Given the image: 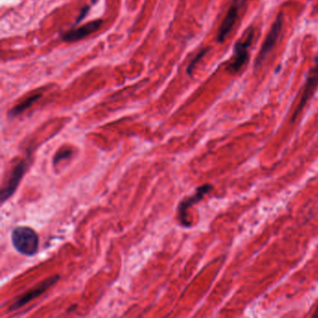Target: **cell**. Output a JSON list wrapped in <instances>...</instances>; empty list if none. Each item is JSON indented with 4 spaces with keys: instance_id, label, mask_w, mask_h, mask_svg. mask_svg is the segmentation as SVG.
<instances>
[{
    "instance_id": "1",
    "label": "cell",
    "mask_w": 318,
    "mask_h": 318,
    "mask_svg": "<svg viewBox=\"0 0 318 318\" xmlns=\"http://www.w3.org/2000/svg\"><path fill=\"white\" fill-rule=\"evenodd\" d=\"M11 242L19 253L24 256H34L39 249V237L29 227H17L12 230Z\"/></svg>"
},
{
    "instance_id": "2",
    "label": "cell",
    "mask_w": 318,
    "mask_h": 318,
    "mask_svg": "<svg viewBox=\"0 0 318 318\" xmlns=\"http://www.w3.org/2000/svg\"><path fill=\"white\" fill-rule=\"evenodd\" d=\"M254 40V29L249 30V34L247 39L243 40H239L234 45V54L229 63V66L227 67V70L230 74L234 75L238 73L241 68L246 65V63L249 61V49Z\"/></svg>"
},
{
    "instance_id": "6",
    "label": "cell",
    "mask_w": 318,
    "mask_h": 318,
    "mask_svg": "<svg viewBox=\"0 0 318 318\" xmlns=\"http://www.w3.org/2000/svg\"><path fill=\"white\" fill-rule=\"evenodd\" d=\"M58 279H59L58 275H54V276H51L50 278L46 279L43 282H41L36 288L31 289L27 293L23 294L18 300H16L10 306V312L18 310L21 307H23V305H25L26 303H28L31 300H33L34 298L40 297L42 293H44L47 289H50L53 284H55L58 281Z\"/></svg>"
},
{
    "instance_id": "5",
    "label": "cell",
    "mask_w": 318,
    "mask_h": 318,
    "mask_svg": "<svg viewBox=\"0 0 318 318\" xmlns=\"http://www.w3.org/2000/svg\"><path fill=\"white\" fill-rule=\"evenodd\" d=\"M246 2L247 0H232L228 13L219 27L217 39L220 43L226 40L230 31L234 27L236 21L238 19L239 11L245 6Z\"/></svg>"
},
{
    "instance_id": "10",
    "label": "cell",
    "mask_w": 318,
    "mask_h": 318,
    "mask_svg": "<svg viewBox=\"0 0 318 318\" xmlns=\"http://www.w3.org/2000/svg\"><path fill=\"white\" fill-rule=\"evenodd\" d=\"M41 93H36L32 96L28 97L27 99L24 100L23 103H21L19 105H17L16 107H14L13 109H11L9 112V116L10 117H16L18 115L22 114L23 111L29 109L30 107L38 100L40 99L41 97Z\"/></svg>"
},
{
    "instance_id": "15",
    "label": "cell",
    "mask_w": 318,
    "mask_h": 318,
    "mask_svg": "<svg viewBox=\"0 0 318 318\" xmlns=\"http://www.w3.org/2000/svg\"><path fill=\"white\" fill-rule=\"evenodd\" d=\"M91 3H92V4H94V3H95L97 0H91Z\"/></svg>"
},
{
    "instance_id": "12",
    "label": "cell",
    "mask_w": 318,
    "mask_h": 318,
    "mask_svg": "<svg viewBox=\"0 0 318 318\" xmlns=\"http://www.w3.org/2000/svg\"><path fill=\"white\" fill-rule=\"evenodd\" d=\"M71 155H72V149H68V148H63V149H60L53 158V164L56 165L61 160L69 158Z\"/></svg>"
},
{
    "instance_id": "4",
    "label": "cell",
    "mask_w": 318,
    "mask_h": 318,
    "mask_svg": "<svg viewBox=\"0 0 318 318\" xmlns=\"http://www.w3.org/2000/svg\"><path fill=\"white\" fill-rule=\"evenodd\" d=\"M318 58L316 60V64L315 66L309 70L308 76L307 79L305 81L304 84V88H303V91L301 94V97L299 100L298 107L295 110V112L292 116L291 120L294 121L296 118L299 115V113L303 110L305 105L307 104L309 100L311 99V97L313 96V94L315 93L316 90L318 88Z\"/></svg>"
},
{
    "instance_id": "9",
    "label": "cell",
    "mask_w": 318,
    "mask_h": 318,
    "mask_svg": "<svg viewBox=\"0 0 318 318\" xmlns=\"http://www.w3.org/2000/svg\"><path fill=\"white\" fill-rule=\"evenodd\" d=\"M26 169V163L24 160H21L20 162L13 168L10 179L7 182V185L1 191V201L2 203L6 200L9 199L10 196L14 193L17 189L21 179L23 178L24 172Z\"/></svg>"
},
{
    "instance_id": "13",
    "label": "cell",
    "mask_w": 318,
    "mask_h": 318,
    "mask_svg": "<svg viewBox=\"0 0 318 318\" xmlns=\"http://www.w3.org/2000/svg\"><path fill=\"white\" fill-rule=\"evenodd\" d=\"M89 6H86L85 8H83V9L81 10V11H80V15H79V17L77 18V20H76V22H75V24H74V26H75L76 24H78L80 22H81V21L83 20V19L85 18V16L87 15V13H88V11H89Z\"/></svg>"
},
{
    "instance_id": "14",
    "label": "cell",
    "mask_w": 318,
    "mask_h": 318,
    "mask_svg": "<svg viewBox=\"0 0 318 318\" xmlns=\"http://www.w3.org/2000/svg\"><path fill=\"white\" fill-rule=\"evenodd\" d=\"M315 317H318V306L317 308V311H316V314H315Z\"/></svg>"
},
{
    "instance_id": "8",
    "label": "cell",
    "mask_w": 318,
    "mask_h": 318,
    "mask_svg": "<svg viewBox=\"0 0 318 318\" xmlns=\"http://www.w3.org/2000/svg\"><path fill=\"white\" fill-rule=\"evenodd\" d=\"M102 23H103V21L101 19L91 21L90 23H87L86 24L80 26L79 28H74V29L66 32L63 35L62 40L64 41H68V42H74V41H79L82 39H85L86 37L96 32L97 30H99L100 27L102 26Z\"/></svg>"
},
{
    "instance_id": "3",
    "label": "cell",
    "mask_w": 318,
    "mask_h": 318,
    "mask_svg": "<svg viewBox=\"0 0 318 318\" xmlns=\"http://www.w3.org/2000/svg\"><path fill=\"white\" fill-rule=\"evenodd\" d=\"M283 21H284V16L282 13H279L277 18L275 22L273 23L272 28L269 32L268 36L266 38L265 41L263 42L261 49L259 50V55L257 56L256 61H255V68H259L263 62L266 59V57L268 56L269 53L272 51L273 49L275 43L278 40L281 30H282V26H283Z\"/></svg>"
},
{
    "instance_id": "11",
    "label": "cell",
    "mask_w": 318,
    "mask_h": 318,
    "mask_svg": "<svg viewBox=\"0 0 318 318\" xmlns=\"http://www.w3.org/2000/svg\"><path fill=\"white\" fill-rule=\"evenodd\" d=\"M209 50H210V48H204V49L200 50L199 52L197 53V55L195 56V58H193L192 61L189 63V67L187 68V73L189 74V76L192 75V71L194 69V68L196 67V65L199 63L200 61L204 57V55L207 53Z\"/></svg>"
},
{
    "instance_id": "7",
    "label": "cell",
    "mask_w": 318,
    "mask_h": 318,
    "mask_svg": "<svg viewBox=\"0 0 318 318\" xmlns=\"http://www.w3.org/2000/svg\"><path fill=\"white\" fill-rule=\"evenodd\" d=\"M213 189V186L212 185H204L202 187H200L199 189L196 190L195 194L190 196L189 198L183 201L179 206V219H180V222L182 225L186 226V227H189L190 226V223L188 221L187 219V210L191 206L193 205L194 204H197L198 202H200L201 200L204 198V195H206L208 193L209 191L211 189Z\"/></svg>"
}]
</instances>
